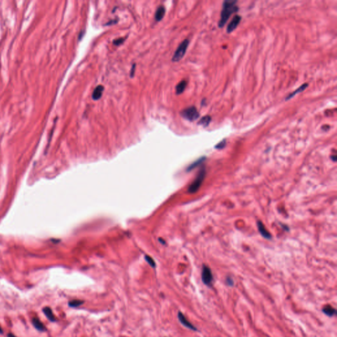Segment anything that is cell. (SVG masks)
I'll list each match as a JSON object with an SVG mask.
<instances>
[{"mask_svg": "<svg viewBox=\"0 0 337 337\" xmlns=\"http://www.w3.org/2000/svg\"><path fill=\"white\" fill-rule=\"evenodd\" d=\"M237 1H225L223 4V9L221 13L219 22V27L222 28L226 24L230 15L238 11V7L236 5Z\"/></svg>", "mask_w": 337, "mask_h": 337, "instance_id": "obj_1", "label": "cell"}, {"mask_svg": "<svg viewBox=\"0 0 337 337\" xmlns=\"http://www.w3.org/2000/svg\"><path fill=\"white\" fill-rule=\"evenodd\" d=\"M181 116L190 121H194L200 117V113L197 109L191 106L188 108L183 109L181 113Z\"/></svg>", "mask_w": 337, "mask_h": 337, "instance_id": "obj_2", "label": "cell"}, {"mask_svg": "<svg viewBox=\"0 0 337 337\" xmlns=\"http://www.w3.org/2000/svg\"><path fill=\"white\" fill-rule=\"evenodd\" d=\"M189 45V40L188 39L184 40L179 45L177 49L175 51L173 57V61H178L182 59L185 55L188 46Z\"/></svg>", "mask_w": 337, "mask_h": 337, "instance_id": "obj_3", "label": "cell"}, {"mask_svg": "<svg viewBox=\"0 0 337 337\" xmlns=\"http://www.w3.org/2000/svg\"><path fill=\"white\" fill-rule=\"evenodd\" d=\"M205 174H206V170H205L204 168H203L200 170V172L199 173V174H198V177L195 179V181L192 183V184L190 186H189V188H188V192H190V193H194L198 190V189H199V188L200 187L203 181H204V177H205Z\"/></svg>", "mask_w": 337, "mask_h": 337, "instance_id": "obj_4", "label": "cell"}, {"mask_svg": "<svg viewBox=\"0 0 337 337\" xmlns=\"http://www.w3.org/2000/svg\"><path fill=\"white\" fill-rule=\"evenodd\" d=\"M202 279L203 283L206 286L208 287H211L212 284V282H213L214 277L213 275H212V272L210 267H208L206 265H204L202 269Z\"/></svg>", "mask_w": 337, "mask_h": 337, "instance_id": "obj_5", "label": "cell"}, {"mask_svg": "<svg viewBox=\"0 0 337 337\" xmlns=\"http://www.w3.org/2000/svg\"><path fill=\"white\" fill-rule=\"evenodd\" d=\"M178 320L180 321V322L181 323V324L183 325L185 327H186V328L190 329V330H192V331H198L196 327L187 320V319L185 317V316L184 315V314L182 312H178Z\"/></svg>", "mask_w": 337, "mask_h": 337, "instance_id": "obj_6", "label": "cell"}, {"mask_svg": "<svg viewBox=\"0 0 337 337\" xmlns=\"http://www.w3.org/2000/svg\"><path fill=\"white\" fill-rule=\"evenodd\" d=\"M241 16L235 15L233 18L232 21H230V22L229 23L228 26H227V31L228 33H230V32H232L233 30H234L235 29H236L237 27L239 25L240 22H241Z\"/></svg>", "mask_w": 337, "mask_h": 337, "instance_id": "obj_7", "label": "cell"}, {"mask_svg": "<svg viewBox=\"0 0 337 337\" xmlns=\"http://www.w3.org/2000/svg\"><path fill=\"white\" fill-rule=\"evenodd\" d=\"M104 90V87L102 85H99L97 86L94 89L93 93H92V98L94 100H100L101 96H102V94Z\"/></svg>", "mask_w": 337, "mask_h": 337, "instance_id": "obj_8", "label": "cell"}, {"mask_svg": "<svg viewBox=\"0 0 337 337\" xmlns=\"http://www.w3.org/2000/svg\"><path fill=\"white\" fill-rule=\"evenodd\" d=\"M257 227H258V229H259L260 233L261 234L263 237L267 239H270L271 238L270 233L266 230L265 226L263 225V223L261 222V221H258L257 222Z\"/></svg>", "mask_w": 337, "mask_h": 337, "instance_id": "obj_9", "label": "cell"}, {"mask_svg": "<svg viewBox=\"0 0 337 337\" xmlns=\"http://www.w3.org/2000/svg\"><path fill=\"white\" fill-rule=\"evenodd\" d=\"M32 325H34V327L38 331L43 332V331H45L46 330L44 325L40 321V319H38V318L34 317L32 320Z\"/></svg>", "mask_w": 337, "mask_h": 337, "instance_id": "obj_10", "label": "cell"}, {"mask_svg": "<svg viewBox=\"0 0 337 337\" xmlns=\"http://www.w3.org/2000/svg\"><path fill=\"white\" fill-rule=\"evenodd\" d=\"M322 312L329 317H333L336 314V311L335 309L330 305H327L324 306L323 308L322 309Z\"/></svg>", "mask_w": 337, "mask_h": 337, "instance_id": "obj_11", "label": "cell"}, {"mask_svg": "<svg viewBox=\"0 0 337 337\" xmlns=\"http://www.w3.org/2000/svg\"><path fill=\"white\" fill-rule=\"evenodd\" d=\"M165 14V9L163 6H159L155 14V18L157 21H160Z\"/></svg>", "mask_w": 337, "mask_h": 337, "instance_id": "obj_12", "label": "cell"}, {"mask_svg": "<svg viewBox=\"0 0 337 337\" xmlns=\"http://www.w3.org/2000/svg\"><path fill=\"white\" fill-rule=\"evenodd\" d=\"M43 312L44 314L45 315V316L47 317L48 319L52 322H55V320H56V319H55V317L53 315V312L52 310V309H51L49 307H45L43 309Z\"/></svg>", "mask_w": 337, "mask_h": 337, "instance_id": "obj_13", "label": "cell"}, {"mask_svg": "<svg viewBox=\"0 0 337 337\" xmlns=\"http://www.w3.org/2000/svg\"><path fill=\"white\" fill-rule=\"evenodd\" d=\"M308 86V83H304V84H303L301 86H300L298 88H297L296 90H295V91H294L293 92H292L291 94H290L287 97V98H286V100H288L289 99L292 98V97H294L295 95H296V94H298L300 93V92H303L304 90H306V88Z\"/></svg>", "mask_w": 337, "mask_h": 337, "instance_id": "obj_14", "label": "cell"}, {"mask_svg": "<svg viewBox=\"0 0 337 337\" xmlns=\"http://www.w3.org/2000/svg\"><path fill=\"white\" fill-rule=\"evenodd\" d=\"M186 86H187V82L186 80H183L180 82L176 86V94L177 95L182 94L184 91V90H185Z\"/></svg>", "mask_w": 337, "mask_h": 337, "instance_id": "obj_15", "label": "cell"}, {"mask_svg": "<svg viewBox=\"0 0 337 337\" xmlns=\"http://www.w3.org/2000/svg\"><path fill=\"white\" fill-rule=\"evenodd\" d=\"M211 121V117L209 116V115H206V116L203 117L200 119V121H199V123H198V124H201V125L204 126V127H206L209 125Z\"/></svg>", "mask_w": 337, "mask_h": 337, "instance_id": "obj_16", "label": "cell"}, {"mask_svg": "<svg viewBox=\"0 0 337 337\" xmlns=\"http://www.w3.org/2000/svg\"><path fill=\"white\" fill-rule=\"evenodd\" d=\"M84 304V301L79 300H72L69 302V306L71 308H76L81 306L82 304Z\"/></svg>", "mask_w": 337, "mask_h": 337, "instance_id": "obj_17", "label": "cell"}, {"mask_svg": "<svg viewBox=\"0 0 337 337\" xmlns=\"http://www.w3.org/2000/svg\"><path fill=\"white\" fill-rule=\"evenodd\" d=\"M204 159H205V158H202L199 159L198 161H196V162H194L193 164H192V165L190 166V167H189L188 170H191V169H194V167H197V166H198V165H199V164H200V163L202 162V161H204Z\"/></svg>", "mask_w": 337, "mask_h": 337, "instance_id": "obj_18", "label": "cell"}, {"mask_svg": "<svg viewBox=\"0 0 337 337\" xmlns=\"http://www.w3.org/2000/svg\"><path fill=\"white\" fill-rule=\"evenodd\" d=\"M145 258H146V260L147 262L148 263V264H149L152 267H155V261H154V260L152 259L151 257H150V256H146L145 257Z\"/></svg>", "mask_w": 337, "mask_h": 337, "instance_id": "obj_19", "label": "cell"}, {"mask_svg": "<svg viewBox=\"0 0 337 337\" xmlns=\"http://www.w3.org/2000/svg\"><path fill=\"white\" fill-rule=\"evenodd\" d=\"M226 146V140H223L221 142H220L218 144H217L215 146V148L217 149H223V147H225V146Z\"/></svg>", "mask_w": 337, "mask_h": 337, "instance_id": "obj_20", "label": "cell"}, {"mask_svg": "<svg viewBox=\"0 0 337 337\" xmlns=\"http://www.w3.org/2000/svg\"><path fill=\"white\" fill-rule=\"evenodd\" d=\"M124 40H125V39L123 38H117V39H116V40H115L113 41V44H115V45H119L122 44L124 42Z\"/></svg>", "mask_w": 337, "mask_h": 337, "instance_id": "obj_21", "label": "cell"}, {"mask_svg": "<svg viewBox=\"0 0 337 337\" xmlns=\"http://www.w3.org/2000/svg\"><path fill=\"white\" fill-rule=\"evenodd\" d=\"M226 283H227V285L229 286V287H233V286H234V280L231 277H229V276H228V277L226 279Z\"/></svg>", "mask_w": 337, "mask_h": 337, "instance_id": "obj_22", "label": "cell"}, {"mask_svg": "<svg viewBox=\"0 0 337 337\" xmlns=\"http://www.w3.org/2000/svg\"><path fill=\"white\" fill-rule=\"evenodd\" d=\"M135 68H136V65L134 64L132 65V67L131 69V76H134V75H135Z\"/></svg>", "mask_w": 337, "mask_h": 337, "instance_id": "obj_23", "label": "cell"}, {"mask_svg": "<svg viewBox=\"0 0 337 337\" xmlns=\"http://www.w3.org/2000/svg\"><path fill=\"white\" fill-rule=\"evenodd\" d=\"M7 337H16V336H15V335H14L11 334V333H9V334H8Z\"/></svg>", "mask_w": 337, "mask_h": 337, "instance_id": "obj_24", "label": "cell"}, {"mask_svg": "<svg viewBox=\"0 0 337 337\" xmlns=\"http://www.w3.org/2000/svg\"><path fill=\"white\" fill-rule=\"evenodd\" d=\"M3 333V330L2 329V327H0V334H2Z\"/></svg>", "mask_w": 337, "mask_h": 337, "instance_id": "obj_25", "label": "cell"}]
</instances>
